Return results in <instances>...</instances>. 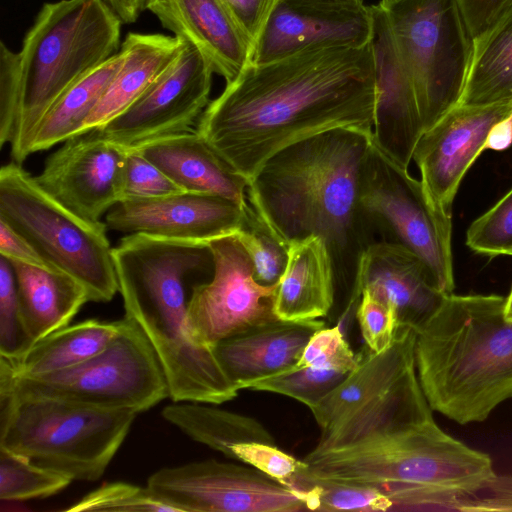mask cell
Masks as SVG:
<instances>
[{"label":"cell","mask_w":512,"mask_h":512,"mask_svg":"<svg viewBox=\"0 0 512 512\" xmlns=\"http://www.w3.org/2000/svg\"><path fill=\"white\" fill-rule=\"evenodd\" d=\"M123 326L124 318L112 322L85 320L40 339L18 359L3 358L16 377L64 370L101 352L121 332Z\"/></svg>","instance_id":"obj_28"},{"label":"cell","mask_w":512,"mask_h":512,"mask_svg":"<svg viewBox=\"0 0 512 512\" xmlns=\"http://www.w3.org/2000/svg\"><path fill=\"white\" fill-rule=\"evenodd\" d=\"M335 285L333 260L325 241L314 235L294 240L289 243L273 312L285 321L325 317L334 304Z\"/></svg>","instance_id":"obj_24"},{"label":"cell","mask_w":512,"mask_h":512,"mask_svg":"<svg viewBox=\"0 0 512 512\" xmlns=\"http://www.w3.org/2000/svg\"><path fill=\"white\" fill-rule=\"evenodd\" d=\"M254 45L278 0H224Z\"/></svg>","instance_id":"obj_43"},{"label":"cell","mask_w":512,"mask_h":512,"mask_svg":"<svg viewBox=\"0 0 512 512\" xmlns=\"http://www.w3.org/2000/svg\"><path fill=\"white\" fill-rule=\"evenodd\" d=\"M292 487L309 491L310 510L313 511L386 512L391 511L393 506L382 490L368 485L323 481L297 474Z\"/></svg>","instance_id":"obj_33"},{"label":"cell","mask_w":512,"mask_h":512,"mask_svg":"<svg viewBox=\"0 0 512 512\" xmlns=\"http://www.w3.org/2000/svg\"><path fill=\"white\" fill-rule=\"evenodd\" d=\"M325 323L318 319H275L256 325L214 345V354L226 375L239 390L254 380L293 367L306 344Z\"/></svg>","instance_id":"obj_21"},{"label":"cell","mask_w":512,"mask_h":512,"mask_svg":"<svg viewBox=\"0 0 512 512\" xmlns=\"http://www.w3.org/2000/svg\"><path fill=\"white\" fill-rule=\"evenodd\" d=\"M162 417L192 440L233 459L231 447L243 442L276 445L271 433L257 419L224 410L215 404L173 402Z\"/></svg>","instance_id":"obj_29"},{"label":"cell","mask_w":512,"mask_h":512,"mask_svg":"<svg viewBox=\"0 0 512 512\" xmlns=\"http://www.w3.org/2000/svg\"><path fill=\"white\" fill-rule=\"evenodd\" d=\"M359 207L373 235L417 255L445 294L455 288L451 215L429 197L421 180L389 157L373 136L364 159Z\"/></svg>","instance_id":"obj_10"},{"label":"cell","mask_w":512,"mask_h":512,"mask_svg":"<svg viewBox=\"0 0 512 512\" xmlns=\"http://www.w3.org/2000/svg\"><path fill=\"white\" fill-rule=\"evenodd\" d=\"M472 38L484 27L500 0H455Z\"/></svg>","instance_id":"obj_45"},{"label":"cell","mask_w":512,"mask_h":512,"mask_svg":"<svg viewBox=\"0 0 512 512\" xmlns=\"http://www.w3.org/2000/svg\"><path fill=\"white\" fill-rule=\"evenodd\" d=\"M373 133L335 128L279 150L248 181L249 204L288 244L314 235L331 254L336 282L354 284L373 234L359 207L360 177Z\"/></svg>","instance_id":"obj_2"},{"label":"cell","mask_w":512,"mask_h":512,"mask_svg":"<svg viewBox=\"0 0 512 512\" xmlns=\"http://www.w3.org/2000/svg\"><path fill=\"white\" fill-rule=\"evenodd\" d=\"M146 10L197 47L226 83L251 62L254 43L224 0H146Z\"/></svg>","instance_id":"obj_20"},{"label":"cell","mask_w":512,"mask_h":512,"mask_svg":"<svg viewBox=\"0 0 512 512\" xmlns=\"http://www.w3.org/2000/svg\"><path fill=\"white\" fill-rule=\"evenodd\" d=\"M7 390L136 413L169 397L167 379L154 348L127 316L121 332L98 354L73 367L38 376L16 377L11 371Z\"/></svg>","instance_id":"obj_8"},{"label":"cell","mask_w":512,"mask_h":512,"mask_svg":"<svg viewBox=\"0 0 512 512\" xmlns=\"http://www.w3.org/2000/svg\"><path fill=\"white\" fill-rule=\"evenodd\" d=\"M315 3L343 6V7H360L365 5L363 0H308Z\"/></svg>","instance_id":"obj_48"},{"label":"cell","mask_w":512,"mask_h":512,"mask_svg":"<svg viewBox=\"0 0 512 512\" xmlns=\"http://www.w3.org/2000/svg\"><path fill=\"white\" fill-rule=\"evenodd\" d=\"M234 235L252 262L255 279L262 285L278 283L288 261L289 244L249 202L242 226Z\"/></svg>","instance_id":"obj_31"},{"label":"cell","mask_w":512,"mask_h":512,"mask_svg":"<svg viewBox=\"0 0 512 512\" xmlns=\"http://www.w3.org/2000/svg\"><path fill=\"white\" fill-rule=\"evenodd\" d=\"M8 261L15 274L22 322L33 344L68 326L89 301L85 287L64 272Z\"/></svg>","instance_id":"obj_26"},{"label":"cell","mask_w":512,"mask_h":512,"mask_svg":"<svg viewBox=\"0 0 512 512\" xmlns=\"http://www.w3.org/2000/svg\"><path fill=\"white\" fill-rule=\"evenodd\" d=\"M360 354H355L340 325L323 327L313 334L299 360L290 369L308 366L328 367L352 372L359 364Z\"/></svg>","instance_id":"obj_38"},{"label":"cell","mask_w":512,"mask_h":512,"mask_svg":"<svg viewBox=\"0 0 512 512\" xmlns=\"http://www.w3.org/2000/svg\"><path fill=\"white\" fill-rule=\"evenodd\" d=\"M20 65L18 52L0 45V147L10 143L20 111Z\"/></svg>","instance_id":"obj_42"},{"label":"cell","mask_w":512,"mask_h":512,"mask_svg":"<svg viewBox=\"0 0 512 512\" xmlns=\"http://www.w3.org/2000/svg\"><path fill=\"white\" fill-rule=\"evenodd\" d=\"M379 3L411 79L425 132L460 101L472 36L455 0Z\"/></svg>","instance_id":"obj_9"},{"label":"cell","mask_w":512,"mask_h":512,"mask_svg":"<svg viewBox=\"0 0 512 512\" xmlns=\"http://www.w3.org/2000/svg\"><path fill=\"white\" fill-rule=\"evenodd\" d=\"M146 486L176 512L310 510L309 491L284 485L253 467L215 459L161 468Z\"/></svg>","instance_id":"obj_11"},{"label":"cell","mask_w":512,"mask_h":512,"mask_svg":"<svg viewBox=\"0 0 512 512\" xmlns=\"http://www.w3.org/2000/svg\"><path fill=\"white\" fill-rule=\"evenodd\" d=\"M136 148L182 190L212 193L248 205V180L195 129L164 136Z\"/></svg>","instance_id":"obj_23"},{"label":"cell","mask_w":512,"mask_h":512,"mask_svg":"<svg viewBox=\"0 0 512 512\" xmlns=\"http://www.w3.org/2000/svg\"><path fill=\"white\" fill-rule=\"evenodd\" d=\"M73 480L38 466L0 447V500L23 501L46 498L65 489Z\"/></svg>","instance_id":"obj_32"},{"label":"cell","mask_w":512,"mask_h":512,"mask_svg":"<svg viewBox=\"0 0 512 512\" xmlns=\"http://www.w3.org/2000/svg\"><path fill=\"white\" fill-rule=\"evenodd\" d=\"M212 277L196 285L188 302V319L197 343L218 342L256 325L278 319L273 312L278 283L262 285L254 277L252 262L234 234L208 243Z\"/></svg>","instance_id":"obj_12"},{"label":"cell","mask_w":512,"mask_h":512,"mask_svg":"<svg viewBox=\"0 0 512 512\" xmlns=\"http://www.w3.org/2000/svg\"><path fill=\"white\" fill-rule=\"evenodd\" d=\"M356 317L368 351L380 353L389 347L398 327L397 313L392 306L363 289Z\"/></svg>","instance_id":"obj_39"},{"label":"cell","mask_w":512,"mask_h":512,"mask_svg":"<svg viewBox=\"0 0 512 512\" xmlns=\"http://www.w3.org/2000/svg\"><path fill=\"white\" fill-rule=\"evenodd\" d=\"M0 219L22 235L54 269L86 289L89 301L118 292L106 223L87 221L47 194L20 164L0 169Z\"/></svg>","instance_id":"obj_7"},{"label":"cell","mask_w":512,"mask_h":512,"mask_svg":"<svg viewBox=\"0 0 512 512\" xmlns=\"http://www.w3.org/2000/svg\"><path fill=\"white\" fill-rule=\"evenodd\" d=\"M105 2L125 24L135 22L146 10V0H105Z\"/></svg>","instance_id":"obj_47"},{"label":"cell","mask_w":512,"mask_h":512,"mask_svg":"<svg viewBox=\"0 0 512 512\" xmlns=\"http://www.w3.org/2000/svg\"><path fill=\"white\" fill-rule=\"evenodd\" d=\"M33 345L20 314L17 285L13 267L0 258V356L15 360Z\"/></svg>","instance_id":"obj_37"},{"label":"cell","mask_w":512,"mask_h":512,"mask_svg":"<svg viewBox=\"0 0 512 512\" xmlns=\"http://www.w3.org/2000/svg\"><path fill=\"white\" fill-rule=\"evenodd\" d=\"M370 8L376 92L373 139L389 157L408 169L424 129L388 16L379 2Z\"/></svg>","instance_id":"obj_18"},{"label":"cell","mask_w":512,"mask_h":512,"mask_svg":"<svg viewBox=\"0 0 512 512\" xmlns=\"http://www.w3.org/2000/svg\"><path fill=\"white\" fill-rule=\"evenodd\" d=\"M214 71L203 53L184 40L173 62L123 113L97 131L126 148L193 130L210 103Z\"/></svg>","instance_id":"obj_13"},{"label":"cell","mask_w":512,"mask_h":512,"mask_svg":"<svg viewBox=\"0 0 512 512\" xmlns=\"http://www.w3.org/2000/svg\"><path fill=\"white\" fill-rule=\"evenodd\" d=\"M512 144V115L497 123L490 131L485 150L502 151Z\"/></svg>","instance_id":"obj_46"},{"label":"cell","mask_w":512,"mask_h":512,"mask_svg":"<svg viewBox=\"0 0 512 512\" xmlns=\"http://www.w3.org/2000/svg\"><path fill=\"white\" fill-rule=\"evenodd\" d=\"M466 245L490 257L512 256V189L472 222L466 233Z\"/></svg>","instance_id":"obj_36"},{"label":"cell","mask_w":512,"mask_h":512,"mask_svg":"<svg viewBox=\"0 0 512 512\" xmlns=\"http://www.w3.org/2000/svg\"><path fill=\"white\" fill-rule=\"evenodd\" d=\"M363 289L392 306L398 324L415 329L436 312L448 295L437 287L417 255L387 241L373 242L362 253L349 301L358 303Z\"/></svg>","instance_id":"obj_19"},{"label":"cell","mask_w":512,"mask_h":512,"mask_svg":"<svg viewBox=\"0 0 512 512\" xmlns=\"http://www.w3.org/2000/svg\"><path fill=\"white\" fill-rule=\"evenodd\" d=\"M372 41L249 63L210 101L195 130L248 181L297 141L335 128L372 133Z\"/></svg>","instance_id":"obj_1"},{"label":"cell","mask_w":512,"mask_h":512,"mask_svg":"<svg viewBox=\"0 0 512 512\" xmlns=\"http://www.w3.org/2000/svg\"><path fill=\"white\" fill-rule=\"evenodd\" d=\"M350 373L341 369L316 366L288 369L249 382L245 389L284 395L303 403L311 410Z\"/></svg>","instance_id":"obj_34"},{"label":"cell","mask_w":512,"mask_h":512,"mask_svg":"<svg viewBox=\"0 0 512 512\" xmlns=\"http://www.w3.org/2000/svg\"><path fill=\"white\" fill-rule=\"evenodd\" d=\"M0 254L8 260L54 269L22 235L1 219Z\"/></svg>","instance_id":"obj_44"},{"label":"cell","mask_w":512,"mask_h":512,"mask_svg":"<svg viewBox=\"0 0 512 512\" xmlns=\"http://www.w3.org/2000/svg\"><path fill=\"white\" fill-rule=\"evenodd\" d=\"M68 512H176L147 486L125 482L105 483L65 509Z\"/></svg>","instance_id":"obj_35"},{"label":"cell","mask_w":512,"mask_h":512,"mask_svg":"<svg viewBox=\"0 0 512 512\" xmlns=\"http://www.w3.org/2000/svg\"><path fill=\"white\" fill-rule=\"evenodd\" d=\"M372 35L370 6L278 0L253 47L251 63H268L306 50L361 47L371 42Z\"/></svg>","instance_id":"obj_16"},{"label":"cell","mask_w":512,"mask_h":512,"mask_svg":"<svg viewBox=\"0 0 512 512\" xmlns=\"http://www.w3.org/2000/svg\"><path fill=\"white\" fill-rule=\"evenodd\" d=\"M505 297L445 296L416 329L415 362L433 411L461 425L482 422L512 398V318Z\"/></svg>","instance_id":"obj_3"},{"label":"cell","mask_w":512,"mask_h":512,"mask_svg":"<svg viewBox=\"0 0 512 512\" xmlns=\"http://www.w3.org/2000/svg\"><path fill=\"white\" fill-rule=\"evenodd\" d=\"M511 115L512 100L457 104L421 135L412 160L429 197L444 212L452 214L460 183L485 150L491 129Z\"/></svg>","instance_id":"obj_15"},{"label":"cell","mask_w":512,"mask_h":512,"mask_svg":"<svg viewBox=\"0 0 512 512\" xmlns=\"http://www.w3.org/2000/svg\"><path fill=\"white\" fill-rule=\"evenodd\" d=\"M432 411L414 362L371 399L322 429L310 452L342 449L370 436L411 429L434 419Z\"/></svg>","instance_id":"obj_22"},{"label":"cell","mask_w":512,"mask_h":512,"mask_svg":"<svg viewBox=\"0 0 512 512\" xmlns=\"http://www.w3.org/2000/svg\"><path fill=\"white\" fill-rule=\"evenodd\" d=\"M247 206L212 193L182 191L157 198L125 199L108 211L106 225L127 234L208 244L239 230Z\"/></svg>","instance_id":"obj_17"},{"label":"cell","mask_w":512,"mask_h":512,"mask_svg":"<svg viewBox=\"0 0 512 512\" xmlns=\"http://www.w3.org/2000/svg\"><path fill=\"white\" fill-rule=\"evenodd\" d=\"M512 100V0H500L472 38L463 92L458 104L483 105Z\"/></svg>","instance_id":"obj_27"},{"label":"cell","mask_w":512,"mask_h":512,"mask_svg":"<svg viewBox=\"0 0 512 512\" xmlns=\"http://www.w3.org/2000/svg\"><path fill=\"white\" fill-rule=\"evenodd\" d=\"M123 61L119 50L100 66L68 89L39 122L31 142L30 154L46 150L80 134Z\"/></svg>","instance_id":"obj_30"},{"label":"cell","mask_w":512,"mask_h":512,"mask_svg":"<svg viewBox=\"0 0 512 512\" xmlns=\"http://www.w3.org/2000/svg\"><path fill=\"white\" fill-rule=\"evenodd\" d=\"M127 149L124 200L157 198L184 191L136 148Z\"/></svg>","instance_id":"obj_40"},{"label":"cell","mask_w":512,"mask_h":512,"mask_svg":"<svg viewBox=\"0 0 512 512\" xmlns=\"http://www.w3.org/2000/svg\"><path fill=\"white\" fill-rule=\"evenodd\" d=\"M234 460L241 461L270 478L291 486L305 462L280 450L276 445L261 442H243L232 445Z\"/></svg>","instance_id":"obj_41"},{"label":"cell","mask_w":512,"mask_h":512,"mask_svg":"<svg viewBox=\"0 0 512 512\" xmlns=\"http://www.w3.org/2000/svg\"><path fill=\"white\" fill-rule=\"evenodd\" d=\"M504 313L507 318H512V287L509 295L505 299Z\"/></svg>","instance_id":"obj_49"},{"label":"cell","mask_w":512,"mask_h":512,"mask_svg":"<svg viewBox=\"0 0 512 512\" xmlns=\"http://www.w3.org/2000/svg\"><path fill=\"white\" fill-rule=\"evenodd\" d=\"M122 21L105 0L45 3L18 52L20 111L10 141L13 162L30 155L34 132L76 82L117 53Z\"/></svg>","instance_id":"obj_5"},{"label":"cell","mask_w":512,"mask_h":512,"mask_svg":"<svg viewBox=\"0 0 512 512\" xmlns=\"http://www.w3.org/2000/svg\"><path fill=\"white\" fill-rule=\"evenodd\" d=\"M183 43L177 36L129 33L120 47L122 64L80 134L104 126L130 107L178 56Z\"/></svg>","instance_id":"obj_25"},{"label":"cell","mask_w":512,"mask_h":512,"mask_svg":"<svg viewBox=\"0 0 512 512\" xmlns=\"http://www.w3.org/2000/svg\"><path fill=\"white\" fill-rule=\"evenodd\" d=\"M137 414L0 391V447L92 482L105 473Z\"/></svg>","instance_id":"obj_6"},{"label":"cell","mask_w":512,"mask_h":512,"mask_svg":"<svg viewBox=\"0 0 512 512\" xmlns=\"http://www.w3.org/2000/svg\"><path fill=\"white\" fill-rule=\"evenodd\" d=\"M304 475L368 485L392 501L391 511L457 510L497 477L492 460L444 432L431 419L342 449L309 452Z\"/></svg>","instance_id":"obj_4"},{"label":"cell","mask_w":512,"mask_h":512,"mask_svg":"<svg viewBox=\"0 0 512 512\" xmlns=\"http://www.w3.org/2000/svg\"><path fill=\"white\" fill-rule=\"evenodd\" d=\"M127 154L126 147L94 129L64 141L34 178L60 204L87 221L100 222L124 200Z\"/></svg>","instance_id":"obj_14"}]
</instances>
